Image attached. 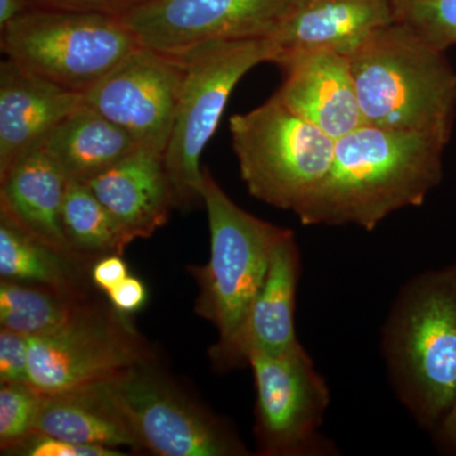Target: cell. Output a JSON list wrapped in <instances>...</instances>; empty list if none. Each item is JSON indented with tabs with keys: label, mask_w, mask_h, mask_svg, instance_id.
I'll use <instances>...</instances> for the list:
<instances>
[{
	"label": "cell",
	"mask_w": 456,
	"mask_h": 456,
	"mask_svg": "<svg viewBox=\"0 0 456 456\" xmlns=\"http://www.w3.org/2000/svg\"><path fill=\"white\" fill-rule=\"evenodd\" d=\"M42 395L29 383L0 387V450L9 455L31 435L40 412Z\"/></svg>",
	"instance_id": "d4e9b609"
},
{
	"label": "cell",
	"mask_w": 456,
	"mask_h": 456,
	"mask_svg": "<svg viewBox=\"0 0 456 456\" xmlns=\"http://www.w3.org/2000/svg\"><path fill=\"white\" fill-rule=\"evenodd\" d=\"M94 294L46 285L0 281V325L27 336L47 335L70 325L101 303Z\"/></svg>",
	"instance_id": "7402d4cb"
},
{
	"label": "cell",
	"mask_w": 456,
	"mask_h": 456,
	"mask_svg": "<svg viewBox=\"0 0 456 456\" xmlns=\"http://www.w3.org/2000/svg\"><path fill=\"white\" fill-rule=\"evenodd\" d=\"M256 403L254 434L263 456H325L338 449L321 428L330 389L305 347L279 354H251Z\"/></svg>",
	"instance_id": "30bf717a"
},
{
	"label": "cell",
	"mask_w": 456,
	"mask_h": 456,
	"mask_svg": "<svg viewBox=\"0 0 456 456\" xmlns=\"http://www.w3.org/2000/svg\"><path fill=\"white\" fill-rule=\"evenodd\" d=\"M203 204L208 216V263L189 266L198 284L196 312L217 329L208 354L227 346L244 325L274 253L288 228L275 226L244 211L203 169Z\"/></svg>",
	"instance_id": "277c9868"
},
{
	"label": "cell",
	"mask_w": 456,
	"mask_h": 456,
	"mask_svg": "<svg viewBox=\"0 0 456 456\" xmlns=\"http://www.w3.org/2000/svg\"><path fill=\"white\" fill-rule=\"evenodd\" d=\"M158 355L130 314L101 302L70 325L29 338L28 383L53 395L106 382Z\"/></svg>",
	"instance_id": "9c48e42d"
},
{
	"label": "cell",
	"mask_w": 456,
	"mask_h": 456,
	"mask_svg": "<svg viewBox=\"0 0 456 456\" xmlns=\"http://www.w3.org/2000/svg\"><path fill=\"white\" fill-rule=\"evenodd\" d=\"M284 73L275 97L334 140L364 125L346 55L305 51L278 62Z\"/></svg>",
	"instance_id": "5bb4252c"
},
{
	"label": "cell",
	"mask_w": 456,
	"mask_h": 456,
	"mask_svg": "<svg viewBox=\"0 0 456 456\" xmlns=\"http://www.w3.org/2000/svg\"><path fill=\"white\" fill-rule=\"evenodd\" d=\"M68 180L86 183L139 147L137 141L83 103L40 141Z\"/></svg>",
	"instance_id": "ffe728a7"
},
{
	"label": "cell",
	"mask_w": 456,
	"mask_h": 456,
	"mask_svg": "<svg viewBox=\"0 0 456 456\" xmlns=\"http://www.w3.org/2000/svg\"><path fill=\"white\" fill-rule=\"evenodd\" d=\"M9 455L23 456H122V450L107 446L80 445L49 435H31Z\"/></svg>",
	"instance_id": "484cf974"
},
{
	"label": "cell",
	"mask_w": 456,
	"mask_h": 456,
	"mask_svg": "<svg viewBox=\"0 0 456 456\" xmlns=\"http://www.w3.org/2000/svg\"><path fill=\"white\" fill-rule=\"evenodd\" d=\"M35 5L32 0H0V29H4Z\"/></svg>",
	"instance_id": "4dcf8cb0"
},
{
	"label": "cell",
	"mask_w": 456,
	"mask_h": 456,
	"mask_svg": "<svg viewBox=\"0 0 456 456\" xmlns=\"http://www.w3.org/2000/svg\"><path fill=\"white\" fill-rule=\"evenodd\" d=\"M61 221L71 253L92 265L108 255H123L132 242L86 183L68 180Z\"/></svg>",
	"instance_id": "603a6c76"
},
{
	"label": "cell",
	"mask_w": 456,
	"mask_h": 456,
	"mask_svg": "<svg viewBox=\"0 0 456 456\" xmlns=\"http://www.w3.org/2000/svg\"><path fill=\"white\" fill-rule=\"evenodd\" d=\"M108 301L123 314H134L140 311L147 301V289L145 284L139 278L131 277L123 279L107 293Z\"/></svg>",
	"instance_id": "f1b7e54d"
},
{
	"label": "cell",
	"mask_w": 456,
	"mask_h": 456,
	"mask_svg": "<svg viewBox=\"0 0 456 456\" xmlns=\"http://www.w3.org/2000/svg\"><path fill=\"white\" fill-rule=\"evenodd\" d=\"M183 79L184 64L179 56L141 45L84 94V103L140 146L165 152Z\"/></svg>",
	"instance_id": "7c38bea8"
},
{
	"label": "cell",
	"mask_w": 456,
	"mask_h": 456,
	"mask_svg": "<svg viewBox=\"0 0 456 456\" xmlns=\"http://www.w3.org/2000/svg\"><path fill=\"white\" fill-rule=\"evenodd\" d=\"M441 424V434H443L444 439L450 445L455 446L456 448V397L454 403L450 407L448 413L444 417Z\"/></svg>",
	"instance_id": "1f68e13d"
},
{
	"label": "cell",
	"mask_w": 456,
	"mask_h": 456,
	"mask_svg": "<svg viewBox=\"0 0 456 456\" xmlns=\"http://www.w3.org/2000/svg\"><path fill=\"white\" fill-rule=\"evenodd\" d=\"M445 146L426 134L364 123L336 140L325 179L294 213L305 226L373 231L392 213L424 204L443 176Z\"/></svg>",
	"instance_id": "6da1fadb"
},
{
	"label": "cell",
	"mask_w": 456,
	"mask_h": 456,
	"mask_svg": "<svg viewBox=\"0 0 456 456\" xmlns=\"http://www.w3.org/2000/svg\"><path fill=\"white\" fill-rule=\"evenodd\" d=\"M302 273L301 250L293 231L275 246L265 281L233 340L209 354L217 370L248 367L251 354L279 355L301 346L294 326L297 289Z\"/></svg>",
	"instance_id": "4fadbf2b"
},
{
	"label": "cell",
	"mask_w": 456,
	"mask_h": 456,
	"mask_svg": "<svg viewBox=\"0 0 456 456\" xmlns=\"http://www.w3.org/2000/svg\"><path fill=\"white\" fill-rule=\"evenodd\" d=\"M399 22L368 36L349 55L365 125L426 134L448 143L456 112V71Z\"/></svg>",
	"instance_id": "7a4b0ae2"
},
{
	"label": "cell",
	"mask_w": 456,
	"mask_h": 456,
	"mask_svg": "<svg viewBox=\"0 0 456 456\" xmlns=\"http://www.w3.org/2000/svg\"><path fill=\"white\" fill-rule=\"evenodd\" d=\"M86 184L132 241L154 235L175 208L164 152L151 147H137Z\"/></svg>",
	"instance_id": "2e32d148"
},
{
	"label": "cell",
	"mask_w": 456,
	"mask_h": 456,
	"mask_svg": "<svg viewBox=\"0 0 456 456\" xmlns=\"http://www.w3.org/2000/svg\"><path fill=\"white\" fill-rule=\"evenodd\" d=\"M395 22L393 0H297L270 36L285 57L314 50L349 55L370 33Z\"/></svg>",
	"instance_id": "9a60e30c"
},
{
	"label": "cell",
	"mask_w": 456,
	"mask_h": 456,
	"mask_svg": "<svg viewBox=\"0 0 456 456\" xmlns=\"http://www.w3.org/2000/svg\"><path fill=\"white\" fill-rule=\"evenodd\" d=\"M29 338L11 330L0 331V384L28 383Z\"/></svg>",
	"instance_id": "4316f807"
},
{
	"label": "cell",
	"mask_w": 456,
	"mask_h": 456,
	"mask_svg": "<svg viewBox=\"0 0 456 456\" xmlns=\"http://www.w3.org/2000/svg\"><path fill=\"white\" fill-rule=\"evenodd\" d=\"M92 266L61 253L0 216L2 281L46 285L65 292L92 294Z\"/></svg>",
	"instance_id": "44dd1931"
},
{
	"label": "cell",
	"mask_w": 456,
	"mask_h": 456,
	"mask_svg": "<svg viewBox=\"0 0 456 456\" xmlns=\"http://www.w3.org/2000/svg\"><path fill=\"white\" fill-rule=\"evenodd\" d=\"M66 187L64 171L41 142L36 143L0 173V216L51 248L77 257L62 228Z\"/></svg>",
	"instance_id": "ac0fdd59"
},
{
	"label": "cell",
	"mask_w": 456,
	"mask_h": 456,
	"mask_svg": "<svg viewBox=\"0 0 456 456\" xmlns=\"http://www.w3.org/2000/svg\"><path fill=\"white\" fill-rule=\"evenodd\" d=\"M297 0H150L121 17L142 46L183 53L206 42L268 38Z\"/></svg>",
	"instance_id": "8fae6325"
},
{
	"label": "cell",
	"mask_w": 456,
	"mask_h": 456,
	"mask_svg": "<svg viewBox=\"0 0 456 456\" xmlns=\"http://www.w3.org/2000/svg\"><path fill=\"white\" fill-rule=\"evenodd\" d=\"M175 55L184 64V79L164 161L175 208L188 211L203 203L200 156L217 130L231 93L255 66L275 64L278 50L269 37L248 38L206 42Z\"/></svg>",
	"instance_id": "5b68a950"
},
{
	"label": "cell",
	"mask_w": 456,
	"mask_h": 456,
	"mask_svg": "<svg viewBox=\"0 0 456 456\" xmlns=\"http://www.w3.org/2000/svg\"><path fill=\"white\" fill-rule=\"evenodd\" d=\"M382 355L413 419L425 428L443 421L456 397V266L425 273L399 290Z\"/></svg>",
	"instance_id": "3957f363"
},
{
	"label": "cell",
	"mask_w": 456,
	"mask_h": 456,
	"mask_svg": "<svg viewBox=\"0 0 456 456\" xmlns=\"http://www.w3.org/2000/svg\"><path fill=\"white\" fill-rule=\"evenodd\" d=\"M32 2L41 7L94 12V13L123 17L150 0H32Z\"/></svg>",
	"instance_id": "83f0119b"
},
{
	"label": "cell",
	"mask_w": 456,
	"mask_h": 456,
	"mask_svg": "<svg viewBox=\"0 0 456 456\" xmlns=\"http://www.w3.org/2000/svg\"><path fill=\"white\" fill-rule=\"evenodd\" d=\"M140 46L121 17L37 4L2 29L7 59L83 95Z\"/></svg>",
	"instance_id": "8992f818"
},
{
	"label": "cell",
	"mask_w": 456,
	"mask_h": 456,
	"mask_svg": "<svg viewBox=\"0 0 456 456\" xmlns=\"http://www.w3.org/2000/svg\"><path fill=\"white\" fill-rule=\"evenodd\" d=\"M128 275H130L128 266L122 259V255H108V256L102 257L95 261L94 265L92 266V272H90L92 283L106 294Z\"/></svg>",
	"instance_id": "f546056e"
},
{
	"label": "cell",
	"mask_w": 456,
	"mask_h": 456,
	"mask_svg": "<svg viewBox=\"0 0 456 456\" xmlns=\"http://www.w3.org/2000/svg\"><path fill=\"white\" fill-rule=\"evenodd\" d=\"M139 441L159 456H244L248 450L227 421L146 362L104 382Z\"/></svg>",
	"instance_id": "ba28073f"
},
{
	"label": "cell",
	"mask_w": 456,
	"mask_h": 456,
	"mask_svg": "<svg viewBox=\"0 0 456 456\" xmlns=\"http://www.w3.org/2000/svg\"><path fill=\"white\" fill-rule=\"evenodd\" d=\"M240 173L251 196L296 212L325 179L336 140L275 95L230 122Z\"/></svg>",
	"instance_id": "52a82bcc"
},
{
	"label": "cell",
	"mask_w": 456,
	"mask_h": 456,
	"mask_svg": "<svg viewBox=\"0 0 456 456\" xmlns=\"http://www.w3.org/2000/svg\"><path fill=\"white\" fill-rule=\"evenodd\" d=\"M84 103L80 93L31 73L13 60L0 65V173Z\"/></svg>",
	"instance_id": "e0dca14e"
},
{
	"label": "cell",
	"mask_w": 456,
	"mask_h": 456,
	"mask_svg": "<svg viewBox=\"0 0 456 456\" xmlns=\"http://www.w3.org/2000/svg\"><path fill=\"white\" fill-rule=\"evenodd\" d=\"M36 432L80 445L141 452L139 441L104 382L42 395Z\"/></svg>",
	"instance_id": "d6986e66"
},
{
	"label": "cell",
	"mask_w": 456,
	"mask_h": 456,
	"mask_svg": "<svg viewBox=\"0 0 456 456\" xmlns=\"http://www.w3.org/2000/svg\"><path fill=\"white\" fill-rule=\"evenodd\" d=\"M395 22L403 23L436 49L456 45V0H393Z\"/></svg>",
	"instance_id": "cb8c5ba5"
}]
</instances>
